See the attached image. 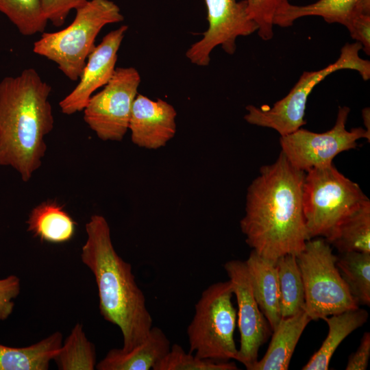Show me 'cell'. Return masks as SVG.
<instances>
[{"label": "cell", "mask_w": 370, "mask_h": 370, "mask_svg": "<svg viewBox=\"0 0 370 370\" xmlns=\"http://www.w3.org/2000/svg\"><path fill=\"white\" fill-rule=\"evenodd\" d=\"M305 175L281 151L249 186L240 227L247 244L262 257L276 262L297 256L310 240L302 204Z\"/></svg>", "instance_id": "6da1fadb"}, {"label": "cell", "mask_w": 370, "mask_h": 370, "mask_svg": "<svg viewBox=\"0 0 370 370\" xmlns=\"http://www.w3.org/2000/svg\"><path fill=\"white\" fill-rule=\"evenodd\" d=\"M51 87L32 68L0 82V166L28 182L42 165L53 129Z\"/></svg>", "instance_id": "7a4b0ae2"}, {"label": "cell", "mask_w": 370, "mask_h": 370, "mask_svg": "<svg viewBox=\"0 0 370 370\" xmlns=\"http://www.w3.org/2000/svg\"><path fill=\"white\" fill-rule=\"evenodd\" d=\"M87 234L81 260L92 273L103 318L117 325L124 351L145 341L153 326L146 299L132 273V265L116 253L106 218L93 214L85 225Z\"/></svg>", "instance_id": "3957f363"}, {"label": "cell", "mask_w": 370, "mask_h": 370, "mask_svg": "<svg viewBox=\"0 0 370 370\" xmlns=\"http://www.w3.org/2000/svg\"><path fill=\"white\" fill-rule=\"evenodd\" d=\"M75 11L69 25L43 33L33 46L36 54L54 62L71 81L79 79L101 29L124 19L120 8L110 0H88Z\"/></svg>", "instance_id": "277c9868"}, {"label": "cell", "mask_w": 370, "mask_h": 370, "mask_svg": "<svg viewBox=\"0 0 370 370\" xmlns=\"http://www.w3.org/2000/svg\"><path fill=\"white\" fill-rule=\"evenodd\" d=\"M368 197L333 164L306 171L302 204L309 239L326 238Z\"/></svg>", "instance_id": "5b68a950"}, {"label": "cell", "mask_w": 370, "mask_h": 370, "mask_svg": "<svg viewBox=\"0 0 370 370\" xmlns=\"http://www.w3.org/2000/svg\"><path fill=\"white\" fill-rule=\"evenodd\" d=\"M360 43H346L341 49L338 58L327 66L314 71H304L289 92L272 107L247 106L245 120L260 127L271 128L286 136L306 124L304 114L309 95L326 77L339 70L358 71L364 80L370 78V62L362 59L359 51Z\"/></svg>", "instance_id": "8992f818"}, {"label": "cell", "mask_w": 370, "mask_h": 370, "mask_svg": "<svg viewBox=\"0 0 370 370\" xmlns=\"http://www.w3.org/2000/svg\"><path fill=\"white\" fill-rule=\"evenodd\" d=\"M230 280L210 285L195 306V314L187 328L190 353L215 361L236 360L234 333L236 310L232 299Z\"/></svg>", "instance_id": "52a82bcc"}, {"label": "cell", "mask_w": 370, "mask_h": 370, "mask_svg": "<svg viewBox=\"0 0 370 370\" xmlns=\"http://www.w3.org/2000/svg\"><path fill=\"white\" fill-rule=\"evenodd\" d=\"M296 259L304 287V311L311 320L359 307L336 267L337 256L325 239L308 240Z\"/></svg>", "instance_id": "ba28073f"}, {"label": "cell", "mask_w": 370, "mask_h": 370, "mask_svg": "<svg viewBox=\"0 0 370 370\" xmlns=\"http://www.w3.org/2000/svg\"><path fill=\"white\" fill-rule=\"evenodd\" d=\"M140 82L135 68H116L103 90L91 96L83 110L84 120L99 139L123 140Z\"/></svg>", "instance_id": "9c48e42d"}, {"label": "cell", "mask_w": 370, "mask_h": 370, "mask_svg": "<svg viewBox=\"0 0 370 370\" xmlns=\"http://www.w3.org/2000/svg\"><path fill=\"white\" fill-rule=\"evenodd\" d=\"M349 112L347 106L339 107L335 124L327 132L315 133L301 127L280 136L281 151L294 167L305 172L332 164L340 153L356 148L358 140H370V133L364 128L347 130Z\"/></svg>", "instance_id": "30bf717a"}, {"label": "cell", "mask_w": 370, "mask_h": 370, "mask_svg": "<svg viewBox=\"0 0 370 370\" xmlns=\"http://www.w3.org/2000/svg\"><path fill=\"white\" fill-rule=\"evenodd\" d=\"M208 27L203 37L193 44L186 56L198 66H207L210 54L218 45L228 54H233L238 36H249L258 31V25L250 17L246 0H204Z\"/></svg>", "instance_id": "8fae6325"}, {"label": "cell", "mask_w": 370, "mask_h": 370, "mask_svg": "<svg viewBox=\"0 0 370 370\" xmlns=\"http://www.w3.org/2000/svg\"><path fill=\"white\" fill-rule=\"evenodd\" d=\"M223 267L238 305L240 347L236 360L250 370L258 360L259 349L266 342L271 330L254 297L245 261L230 260Z\"/></svg>", "instance_id": "7c38bea8"}, {"label": "cell", "mask_w": 370, "mask_h": 370, "mask_svg": "<svg viewBox=\"0 0 370 370\" xmlns=\"http://www.w3.org/2000/svg\"><path fill=\"white\" fill-rule=\"evenodd\" d=\"M127 28L121 25L111 31L95 46L87 58L78 84L59 103L63 114L83 111L94 92L108 82L116 69L117 52Z\"/></svg>", "instance_id": "4fadbf2b"}, {"label": "cell", "mask_w": 370, "mask_h": 370, "mask_svg": "<svg viewBox=\"0 0 370 370\" xmlns=\"http://www.w3.org/2000/svg\"><path fill=\"white\" fill-rule=\"evenodd\" d=\"M176 116L174 107L166 101L137 95L128 126L132 143L148 149L164 147L175 134Z\"/></svg>", "instance_id": "5bb4252c"}, {"label": "cell", "mask_w": 370, "mask_h": 370, "mask_svg": "<svg viewBox=\"0 0 370 370\" xmlns=\"http://www.w3.org/2000/svg\"><path fill=\"white\" fill-rule=\"evenodd\" d=\"M171 342L162 329L152 326L143 342L130 351L114 348L97 363L98 370H149L166 356Z\"/></svg>", "instance_id": "9a60e30c"}, {"label": "cell", "mask_w": 370, "mask_h": 370, "mask_svg": "<svg viewBox=\"0 0 370 370\" xmlns=\"http://www.w3.org/2000/svg\"><path fill=\"white\" fill-rule=\"evenodd\" d=\"M245 262L256 301L271 330H273L282 319L276 262L264 258L252 250Z\"/></svg>", "instance_id": "2e32d148"}, {"label": "cell", "mask_w": 370, "mask_h": 370, "mask_svg": "<svg viewBox=\"0 0 370 370\" xmlns=\"http://www.w3.org/2000/svg\"><path fill=\"white\" fill-rule=\"evenodd\" d=\"M310 318L303 310L282 318L273 333L264 356L250 370H286L296 345Z\"/></svg>", "instance_id": "e0dca14e"}, {"label": "cell", "mask_w": 370, "mask_h": 370, "mask_svg": "<svg viewBox=\"0 0 370 370\" xmlns=\"http://www.w3.org/2000/svg\"><path fill=\"white\" fill-rule=\"evenodd\" d=\"M27 231L51 243L69 241L75 232L76 222L57 201L48 200L35 206L26 221Z\"/></svg>", "instance_id": "ac0fdd59"}, {"label": "cell", "mask_w": 370, "mask_h": 370, "mask_svg": "<svg viewBox=\"0 0 370 370\" xmlns=\"http://www.w3.org/2000/svg\"><path fill=\"white\" fill-rule=\"evenodd\" d=\"M368 312L356 308L324 317L328 333L320 348L302 367L303 370H327L330 360L341 342L368 319Z\"/></svg>", "instance_id": "d6986e66"}, {"label": "cell", "mask_w": 370, "mask_h": 370, "mask_svg": "<svg viewBox=\"0 0 370 370\" xmlns=\"http://www.w3.org/2000/svg\"><path fill=\"white\" fill-rule=\"evenodd\" d=\"M62 342V333L56 332L24 347L0 344V370H47Z\"/></svg>", "instance_id": "ffe728a7"}, {"label": "cell", "mask_w": 370, "mask_h": 370, "mask_svg": "<svg viewBox=\"0 0 370 370\" xmlns=\"http://www.w3.org/2000/svg\"><path fill=\"white\" fill-rule=\"evenodd\" d=\"M340 254L349 251L370 253V201L366 199L346 217L324 238Z\"/></svg>", "instance_id": "44dd1931"}, {"label": "cell", "mask_w": 370, "mask_h": 370, "mask_svg": "<svg viewBox=\"0 0 370 370\" xmlns=\"http://www.w3.org/2000/svg\"><path fill=\"white\" fill-rule=\"evenodd\" d=\"M280 286L282 318L304 310V287L296 256L287 254L276 261Z\"/></svg>", "instance_id": "7402d4cb"}, {"label": "cell", "mask_w": 370, "mask_h": 370, "mask_svg": "<svg viewBox=\"0 0 370 370\" xmlns=\"http://www.w3.org/2000/svg\"><path fill=\"white\" fill-rule=\"evenodd\" d=\"M359 0H317L306 5L291 4L278 18L275 25L286 27L301 17L317 16L328 23L347 24Z\"/></svg>", "instance_id": "603a6c76"}, {"label": "cell", "mask_w": 370, "mask_h": 370, "mask_svg": "<svg viewBox=\"0 0 370 370\" xmlns=\"http://www.w3.org/2000/svg\"><path fill=\"white\" fill-rule=\"evenodd\" d=\"M336 264L358 306H369L370 253L349 251L340 254Z\"/></svg>", "instance_id": "cb8c5ba5"}, {"label": "cell", "mask_w": 370, "mask_h": 370, "mask_svg": "<svg viewBox=\"0 0 370 370\" xmlns=\"http://www.w3.org/2000/svg\"><path fill=\"white\" fill-rule=\"evenodd\" d=\"M60 370H93L96 368V350L81 323H76L62 342L53 360Z\"/></svg>", "instance_id": "d4e9b609"}, {"label": "cell", "mask_w": 370, "mask_h": 370, "mask_svg": "<svg viewBox=\"0 0 370 370\" xmlns=\"http://www.w3.org/2000/svg\"><path fill=\"white\" fill-rule=\"evenodd\" d=\"M0 12L26 36L42 32L48 22L41 0H0Z\"/></svg>", "instance_id": "484cf974"}, {"label": "cell", "mask_w": 370, "mask_h": 370, "mask_svg": "<svg viewBox=\"0 0 370 370\" xmlns=\"http://www.w3.org/2000/svg\"><path fill=\"white\" fill-rule=\"evenodd\" d=\"M234 362L215 361L193 356L186 352L181 345L175 343L169 352L153 368V370H236Z\"/></svg>", "instance_id": "4316f807"}, {"label": "cell", "mask_w": 370, "mask_h": 370, "mask_svg": "<svg viewBox=\"0 0 370 370\" xmlns=\"http://www.w3.org/2000/svg\"><path fill=\"white\" fill-rule=\"evenodd\" d=\"M250 17L258 25V36L264 40L273 36L278 18L291 4V0H246Z\"/></svg>", "instance_id": "83f0119b"}, {"label": "cell", "mask_w": 370, "mask_h": 370, "mask_svg": "<svg viewBox=\"0 0 370 370\" xmlns=\"http://www.w3.org/2000/svg\"><path fill=\"white\" fill-rule=\"evenodd\" d=\"M350 36L370 54V0H359L346 25Z\"/></svg>", "instance_id": "f1b7e54d"}, {"label": "cell", "mask_w": 370, "mask_h": 370, "mask_svg": "<svg viewBox=\"0 0 370 370\" xmlns=\"http://www.w3.org/2000/svg\"><path fill=\"white\" fill-rule=\"evenodd\" d=\"M88 0H41L45 16L54 26L60 27L73 10L84 5Z\"/></svg>", "instance_id": "f546056e"}, {"label": "cell", "mask_w": 370, "mask_h": 370, "mask_svg": "<svg viewBox=\"0 0 370 370\" xmlns=\"http://www.w3.org/2000/svg\"><path fill=\"white\" fill-rule=\"evenodd\" d=\"M21 291L20 279L14 275L0 280V321L7 319L12 314L15 299Z\"/></svg>", "instance_id": "4dcf8cb0"}, {"label": "cell", "mask_w": 370, "mask_h": 370, "mask_svg": "<svg viewBox=\"0 0 370 370\" xmlns=\"http://www.w3.org/2000/svg\"><path fill=\"white\" fill-rule=\"evenodd\" d=\"M370 356V333L365 332L356 351L352 354L346 365V370H365Z\"/></svg>", "instance_id": "1f68e13d"}, {"label": "cell", "mask_w": 370, "mask_h": 370, "mask_svg": "<svg viewBox=\"0 0 370 370\" xmlns=\"http://www.w3.org/2000/svg\"><path fill=\"white\" fill-rule=\"evenodd\" d=\"M362 117L365 130L370 133V111L369 108H365L362 110Z\"/></svg>", "instance_id": "d6a6232c"}]
</instances>
